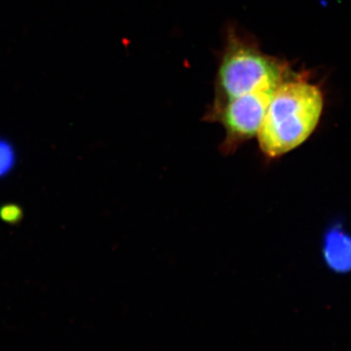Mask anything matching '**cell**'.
Returning <instances> with one entry per match:
<instances>
[{"mask_svg":"<svg viewBox=\"0 0 351 351\" xmlns=\"http://www.w3.org/2000/svg\"><path fill=\"white\" fill-rule=\"evenodd\" d=\"M23 218L22 209L16 204H6L0 208V219L10 225L19 223Z\"/></svg>","mask_w":351,"mask_h":351,"instance_id":"cell-6","label":"cell"},{"mask_svg":"<svg viewBox=\"0 0 351 351\" xmlns=\"http://www.w3.org/2000/svg\"><path fill=\"white\" fill-rule=\"evenodd\" d=\"M17 152L10 141L0 137V180L7 177L16 167Z\"/></svg>","mask_w":351,"mask_h":351,"instance_id":"cell-5","label":"cell"},{"mask_svg":"<svg viewBox=\"0 0 351 351\" xmlns=\"http://www.w3.org/2000/svg\"><path fill=\"white\" fill-rule=\"evenodd\" d=\"M277 87L256 90L209 110L205 119L219 122L225 129L226 138L221 145L223 154H233L247 141L257 137Z\"/></svg>","mask_w":351,"mask_h":351,"instance_id":"cell-3","label":"cell"},{"mask_svg":"<svg viewBox=\"0 0 351 351\" xmlns=\"http://www.w3.org/2000/svg\"><path fill=\"white\" fill-rule=\"evenodd\" d=\"M288 75L287 64L265 54L254 39L228 29L211 110L256 90L277 87Z\"/></svg>","mask_w":351,"mask_h":351,"instance_id":"cell-2","label":"cell"},{"mask_svg":"<svg viewBox=\"0 0 351 351\" xmlns=\"http://www.w3.org/2000/svg\"><path fill=\"white\" fill-rule=\"evenodd\" d=\"M325 258L335 270L351 269V239L343 233H330L325 243Z\"/></svg>","mask_w":351,"mask_h":351,"instance_id":"cell-4","label":"cell"},{"mask_svg":"<svg viewBox=\"0 0 351 351\" xmlns=\"http://www.w3.org/2000/svg\"><path fill=\"white\" fill-rule=\"evenodd\" d=\"M323 108L319 87L288 75L272 95L261 124L257 135L261 151L271 159L294 151L317 128Z\"/></svg>","mask_w":351,"mask_h":351,"instance_id":"cell-1","label":"cell"}]
</instances>
